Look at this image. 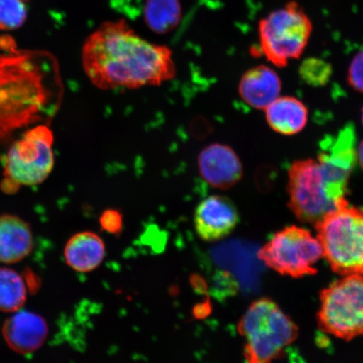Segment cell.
I'll use <instances>...</instances> for the list:
<instances>
[{
  "instance_id": "d6986e66",
  "label": "cell",
  "mask_w": 363,
  "mask_h": 363,
  "mask_svg": "<svg viewBox=\"0 0 363 363\" xmlns=\"http://www.w3.org/2000/svg\"><path fill=\"white\" fill-rule=\"evenodd\" d=\"M333 74V68L330 63L319 57L305 59L298 68L299 78L313 88H321L328 84Z\"/></svg>"
},
{
  "instance_id": "5b68a950",
  "label": "cell",
  "mask_w": 363,
  "mask_h": 363,
  "mask_svg": "<svg viewBox=\"0 0 363 363\" xmlns=\"http://www.w3.org/2000/svg\"><path fill=\"white\" fill-rule=\"evenodd\" d=\"M289 208L298 220L315 225L329 212L347 201L345 193L330 183L317 158L294 161L289 170Z\"/></svg>"
},
{
  "instance_id": "8992f818",
  "label": "cell",
  "mask_w": 363,
  "mask_h": 363,
  "mask_svg": "<svg viewBox=\"0 0 363 363\" xmlns=\"http://www.w3.org/2000/svg\"><path fill=\"white\" fill-rule=\"evenodd\" d=\"M313 31L312 21L298 3L290 1L262 18L258 38L262 55L276 67L301 58Z\"/></svg>"
},
{
  "instance_id": "8fae6325",
  "label": "cell",
  "mask_w": 363,
  "mask_h": 363,
  "mask_svg": "<svg viewBox=\"0 0 363 363\" xmlns=\"http://www.w3.org/2000/svg\"><path fill=\"white\" fill-rule=\"evenodd\" d=\"M238 221V212L233 202L220 195L203 199L194 213L195 230L199 238L207 242L228 237Z\"/></svg>"
},
{
  "instance_id": "4fadbf2b",
  "label": "cell",
  "mask_w": 363,
  "mask_h": 363,
  "mask_svg": "<svg viewBox=\"0 0 363 363\" xmlns=\"http://www.w3.org/2000/svg\"><path fill=\"white\" fill-rule=\"evenodd\" d=\"M283 84L274 68L257 65L244 72L238 84L240 99L248 106L264 111L272 102L280 96Z\"/></svg>"
},
{
  "instance_id": "9c48e42d",
  "label": "cell",
  "mask_w": 363,
  "mask_h": 363,
  "mask_svg": "<svg viewBox=\"0 0 363 363\" xmlns=\"http://www.w3.org/2000/svg\"><path fill=\"white\" fill-rule=\"evenodd\" d=\"M265 264L283 275L299 278L316 274V263L324 257L317 238L298 226L279 231L258 252Z\"/></svg>"
},
{
  "instance_id": "9a60e30c",
  "label": "cell",
  "mask_w": 363,
  "mask_h": 363,
  "mask_svg": "<svg viewBox=\"0 0 363 363\" xmlns=\"http://www.w3.org/2000/svg\"><path fill=\"white\" fill-rule=\"evenodd\" d=\"M263 111L270 129L281 135H296L308 125V108L296 97L280 95Z\"/></svg>"
},
{
  "instance_id": "cb8c5ba5",
  "label": "cell",
  "mask_w": 363,
  "mask_h": 363,
  "mask_svg": "<svg viewBox=\"0 0 363 363\" xmlns=\"http://www.w3.org/2000/svg\"><path fill=\"white\" fill-rule=\"evenodd\" d=\"M361 121H362V124L363 125V106L362 108Z\"/></svg>"
},
{
  "instance_id": "44dd1931",
  "label": "cell",
  "mask_w": 363,
  "mask_h": 363,
  "mask_svg": "<svg viewBox=\"0 0 363 363\" xmlns=\"http://www.w3.org/2000/svg\"><path fill=\"white\" fill-rule=\"evenodd\" d=\"M347 81L352 89L363 94V50L352 59L347 69Z\"/></svg>"
},
{
  "instance_id": "7402d4cb",
  "label": "cell",
  "mask_w": 363,
  "mask_h": 363,
  "mask_svg": "<svg viewBox=\"0 0 363 363\" xmlns=\"http://www.w3.org/2000/svg\"><path fill=\"white\" fill-rule=\"evenodd\" d=\"M99 224L106 233L118 235L123 229V216L120 211L113 210V208H108L102 213L99 218Z\"/></svg>"
},
{
  "instance_id": "603a6c76",
  "label": "cell",
  "mask_w": 363,
  "mask_h": 363,
  "mask_svg": "<svg viewBox=\"0 0 363 363\" xmlns=\"http://www.w3.org/2000/svg\"><path fill=\"white\" fill-rule=\"evenodd\" d=\"M357 162L359 163V165L363 170V140H361L357 146Z\"/></svg>"
},
{
  "instance_id": "52a82bcc",
  "label": "cell",
  "mask_w": 363,
  "mask_h": 363,
  "mask_svg": "<svg viewBox=\"0 0 363 363\" xmlns=\"http://www.w3.org/2000/svg\"><path fill=\"white\" fill-rule=\"evenodd\" d=\"M318 322L335 337L349 340L363 335V274L344 275L321 292Z\"/></svg>"
},
{
  "instance_id": "6da1fadb",
  "label": "cell",
  "mask_w": 363,
  "mask_h": 363,
  "mask_svg": "<svg viewBox=\"0 0 363 363\" xmlns=\"http://www.w3.org/2000/svg\"><path fill=\"white\" fill-rule=\"evenodd\" d=\"M62 95L51 53L19 50L12 39L0 40V157L27 130L49 125Z\"/></svg>"
},
{
  "instance_id": "2e32d148",
  "label": "cell",
  "mask_w": 363,
  "mask_h": 363,
  "mask_svg": "<svg viewBox=\"0 0 363 363\" xmlns=\"http://www.w3.org/2000/svg\"><path fill=\"white\" fill-rule=\"evenodd\" d=\"M106 257V245L96 233L83 231L67 240L65 248L67 264L79 272H92Z\"/></svg>"
},
{
  "instance_id": "5bb4252c",
  "label": "cell",
  "mask_w": 363,
  "mask_h": 363,
  "mask_svg": "<svg viewBox=\"0 0 363 363\" xmlns=\"http://www.w3.org/2000/svg\"><path fill=\"white\" fill-rule=\"evenodd\" d=\"M34 248L30 226L19 216H0V263L15 264L25 259Z\"/></svg>"
},
{
  "instance_id": "ffe728a7",
  "label": "cell",
  "mask_w": 363,
  "mask_h": 363,
  "mask_svg": "<svg viewBox=\"0 0 363 363\" xmlns=\"http://www.w3.org/2000/svg\"><path fill=\"white\" fill-rule=\"evenodd\" d=\"M26 16L25 0H0V29L19 28L24 24Z\"/></svg>"
},
{
  "instance_id": "7c38bea8",
  "label": "cell",
  "mask_w": 363,
  "mask_h": 363,
  "mask_svg": "<svg viewBox=\"0 0 363 363\" xmlns=\"http://www.w3.org/2000/svg\"><path fill=\"white\" fill-rule=\"evenodd\" d=\"M12 314L2 326V335L7 346L21 355L39 350L48 337V322L42 315L23 308Z\"/></svg>"
},
{
  "instance_id": "7a4b0ae2",
  "label": "cell",
  "mask_w": 363,
  "mask_h": 363,
  "mask_svg": "<svg viewBox=\"0 0 363 363\" xmlns=\"http://www.w3.org/2000/svg\"><path fill=\"white\" fill-rule=\"evenodd\" d=\"M81 59L86 76L101 90L159 86L176 76L170 48L149 43L125 21L99 26L85 40Z\"/></svg>"
},
{
  "instance_id": "ac0fdd59",
  "label": "cell",
  "mask_w": 363,
  "mask_h": 363,
  "mask_svg": "<svg viewBox=\"0 0 363 363\" xmlns=\"http://www.w3.org/2000/svg\"><path fill=\"white\" fill-rule=\"evenodd\" d=\"M27 288L22 276L9 267H0V311L13 313L25 306Z\"/></svg>"
},
{
  "instance_id": "ba28073f",
  "label": "cell",
  "mask_w": 363,
  "mask_h": 363,
  "mask_svg": "<svg viewBox=\"0 0 363 363\" xmlns=\"http://www.w3.org/2000/svg\"><path fill=\"white\" fill-rule=\"evenodd\" d=\"M54 135L49 125L25 131L8 148L4 161L7 186L38 185L48 179L54 167Z\"/></svg>"
},
{
  "instance_id": "277c9868",
  "label": "cell",
  "mask_w": 363,
  "mask_h": 363,
  "mask_svg": "<svg viewBox=\"0 0 363 363\" xmlns=\"http://www.w3.org/2000/svg\"><path fill=\"white\" fill-rule=\"evenodd\" d=\"M324 257L339 274H363V208L348 201L315 225Z\"/></svg>"
},
{
  "instance_id": "30bf717a",
  "label": "cell",
  "mask_w": 363,
  "mask_h": 363,
  "mask_svg": "<svg viewBox=\"0 0 363 363\" xmlns=\"http://www.w3.org/2000/svg\"><path fill=\"white\" fill-rule=\"evenodd\" d=\"M199 174L216 189H229L243 177L242 161L233 147L223 143H211L198 157Z\"/></svg>"
},
{
  "instance_id": "3957f363",
  "label": "cell",
  "mask_w": 363,
  "mask_h": 363,
  "mask_svg": "<svg viewBox=\"0 0 363 363\" xmlns=\"http://www.w3.org/2000/svg\"><path fill=\"white\" fill-rule=\"evenodd\" d=\"M238 330L246 340L244 356L250 363L277 359L298 337L296 325L269 298H261L248 308Z\"/></svg>"
},
{
  "instance_id": "e0dca14e",
  "label": "cell",
  "mask_w": 363,
  "mask_h": 363,
  "mask_svg": "<svg viewBox=\"0 0 363 363\" xmlns=\"http://www.w3.org/2000/svg\"><path fill=\"white\" fill-rule=\"evenodd\" d=\"M182 8L179 0H147L144 19L153 33L167 34L179 26Z\"/></svg>"
}]
</instances>
